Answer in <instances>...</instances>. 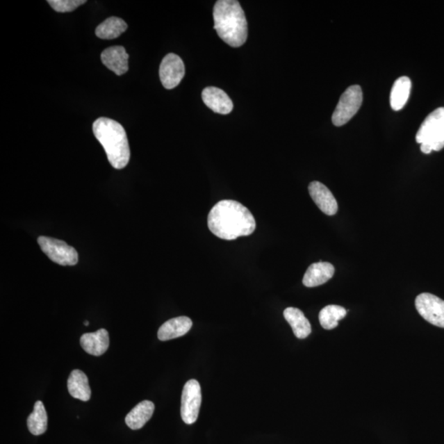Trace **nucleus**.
<instances>
[{"label":"nucleus","mask_w":444,"mask_h":444,"mask_svg":"<svg viewBox=\"0 0 444 444\" xmlns=\"http://www.w3.org/2000/svg\"><path fill=\"white\" fill-rule=\"evenodd\" d=\"M208 226L220 239L233 240L252 235L256 222L250 211L239 202L222 200L210 211Z\"/></svg>","instance_id":"f257e3e1"},{"label":"nucleus","mask_w":444,"mask_h":444,"mask_svg":"<svg viewBox=\"0 0 444 444\" xmlns=\"http://www.w3.org/2000/svg\"><path fill=\"white\" fill-rule=\"evenodd\" d=\"M214 28L219 38L232 47H240L248 38V22L236 0H218L213 10Z\"/></svg>","instance_id":"f03ea898"},{"label":"nucleus","mask_w":444,"mask_h":444,"mask_svg":"<svg viewBox=\"0 0 444 444\" xmlns=\"http://www.w3.org/2000/svg\"><path fill=\"white\" fill-rule=\"evenodd\" d=\"M94 135L104 147L109 163L115 169L126 167L130 149L126 132L122 125L109 118H99L93 124Z\"/></svg>","instance_id":"7ed1b4c3"},{"label":"nucleus","mask_w":444,"mask_h":444,"mask_svg":"<svg viewBox=\"0 0 444 444\" xmlns=\"http://www.w3.org/2000/svg\"><path fill=\"white\" fill-rule=\"evenodd\" d=\"M416 140L425 154L438 151L444 147V108L441 107L425 118L416 133Z\"/></svg>","instance_id":"20e7f679"},{"label":"nucleus","mask_w":444,"mask_h":444,"mask_svg":"<svg viewBox=\"0 0 444 444\" xmlns=\"http://www.w3.org/2000/svg\"><path fill=\"white\" fill-rule=\"evenodd\" d=\"M362 101V89L359 85H354L345 90L340 96L338 104L331 117L335 126H343L348 123L360 110Z\"/></svg>","instance_id":"39448f33"},{"label":"nucleus","mask_w":444,"mask_h":444,"mask_svg":"<svg viewBox=\"0 0 444 444\" xmlns=\"http://www.w3.org/2000/svg\"><path fill=\"white\" fill-rule=\"evenodd\" d=\"M38 242L40 249L54 263L62 266H74L78 263L77 251L65 241L47 236H40Z\"/></svg>","instance_id":"423d86ee"},{"label":"nucleus","mask_w":444,"mask_h":444,"mask_svg":"<svg viewBox=\"0 0 444 444\" xmlns=\"http://www.w3.org/2000/svg\"><path fill=\"white\" fill-rule=\"evenodd\" d=\"M202 403V392L199 382L188 380L183 387L181 397V413L183 422L192 425L199 417Z\"/></svg>","instance_id":"0eeeda50"},{"label":"nucleus","mask_w":444,"mask_h":444,"mask_svg":"<svg viewBox=\"0 0 444 444\" xmlns=\"http://www.w3.org/2000/svg\"><path fill=\"white\" fill-rule=\"evenodd\" d=\"M416 308L429 324L444 329V300L432 294L422 293L416 299Z\"/></svg>","instance_id":"6e6552de"},{"label":"nucleus","mask_w":444,"mask_h":444,"mask_svg":"<svg viewBox=\"0 0 444 444\" xmlns=\"http://www.w3.org/2000/svg\"><path fill=\"white\" fill-rule=\"evenodd\" d=\"M159 74L161 82L165 89L176 88L186 74L181 58L174 54H168L161 61Z\"/></svg>","instance_id":"1a4fd4ad"},{"label":"nucleus","mask_w":444,"mask_h":444,"mask_svg":"<svg viewBox=\"0 0 444 444\" xmlns=\"http://www.w3.org/2000/svg\"><path fill=\"white\" fill-rule=\"evenodd\" d=\"M309 192L318 208L327 216H334L338 213V202L324 183L318 181L311 182L309 186Z\"/></svg>","instance_id":"9d476101"},{"label":"nucleus","mask_w":444,"mask_h":444,"mask_svg":"<svg viewBox=\"0 0 444 444\" xmlns=\"http://www.w3.org/2000/svg\"><path fill=\"white\" fill-rule=\"evenodd\" d=\"M202 98L204 104L215 113L228 115L234 107L231 99L223 90L217 88H206L202 93Z\"/></svg>","instance_id":"9b49d317"},{"label":"nucleus","mask_w":444,"mask_h":444,"mask_svg":"<svg viewBox=\"0 0 444 444\" xmlns=\"http://www.w3.org/2000/svg\"><path fill=\"white\" fill-rule=\"evenodd\" d=\"M80 344L89 355L102 356L109 348V333L106 329H101L96 333L85 334L81 336Z\"/></svg>","instance_id":"f8f14e48"},{"label":"nucleus","mask_w":444,"mask_h":444,"mask_svg":"<svg viewBox=\"0 0 444 444\" xmlns=\"http://www.w3.org/2000/svg\"><path fill=\"white\" fill-rule=\"evenodd\" d=\"M129 55L123 47L107 48L101 54V61L115 74L121 76L129 70Z\"/></svg>","instance_id":"ddd939ff"},{"label":"nucleus","mask_w":444,"mask_h":444,"mask_svg":"<svg viewBox=\"0 0 444 444\" xmlns=\"http://www.w3.org/2000/svg\"><path fill=\"white\" fill-rule=\"evenodd\" d=\"M192 322L190 318L186 316L172 318L161 326L158 336L160 340H172L181 338L190 331Z\"/></svg>","instance_id":"4468645a"},{"label":"nucleus","mask_w":444,"mask_h":444,"mask_svg":"<svg viewBox=\"0 0 444 444\" xmlns=\"http://www.w3.org/2000/svg\"><path fill=\"white\" fill-rule=\"evenodd\" d=\"M335 273L333 264L320 262L311 264L303 278V284L306 287H316L326 283Z\"/></svg>","instance_id":"2eb2a0df"},{"label":"nucleus","mask_w":444,"mask_h":444,"mask_svg":"<svg viewBox=\"0 0 444 444\" xmlns=\"http://www.w3.org/2000/svg\"><path fill=\"white\" fill-rule=\"evenodd\" d=\"M155 411V405L151 401H142L133 407L132 411L125 417V423L129 428L140 429L151 418Z\"/></svg>","instance_id":"dca6fc26"},{"label":"nucleus","mask_w":444,"mask_h":444,"mask_svg":"<svg viewBox=\"0 0 444 444\" xmlns=\"http://www.w3.org/2000/svg\"><path fill=\"white\" fill-rule=\"evenodd\" d=\"M283 315L286 320L293 329L296 338L304 339L311 334V322L300 309L289 307L285 309Z\"/></svg>","instance_id":"f3484780"},{"label":"nucleus","mask_w":444,"mask_h":444,"mask_svg":"<svg viewBox=\"0 0 444 444\" xmlns=\"http://www.w3.org/2000/svg\"><path fill=\"white\" fill-rule=\"evenodd\" d=\"M68 390L72 397L83 402H88L91 398L88 379L83 371L74 370L71 372L68 379Z\"/></svg>","instance_id":"a211bd4d"},{"label":"nucleus","mask_w":444,"mask_h":444,"mask_svg":"<svg viewBox=\"0 0 444 444\" xmlns=\"http://www.w3.org/2000/svg\"><path fill=\"white\" fill-rule=\"evenodd\" d=\"M411 89V79L406 76L395 81L390 96V104L393 110H400L405 106L410 97Z\"/></svg>","instance_id":"6ab92c4d"},{"label":"nucleus","mask_w":444,"mask_h":444,"mask_svg":"<svg viewBox=\"0 0 444 444\" xmlns=\"http://www.w3.org/2000/svg\"><path fill=\"white\" fill-rule=\"evenodd\" d=\"M128 28L123 19L117 17H111L103 22L96 29L97 37L104 40L117 38Z\"/></svg>","instance_id":"aec40b11"},{"label":"nucleus","mask_w":444,"mask_h":444,"mask_svg":"<svg viewBox=\"0 0 444 444\" xmlns=\"http://www.w3.org/2000/svg\"><path fill=\"white\" fill-rule=\"evenodd\" d=\"M48 425V416L46 408L42 402L38 401L35 403L34 410L28 418V427L29 431L33 435L43 434L47 431Z\"/></svg>","instance_id":"412c9836"},{"label":"nucleus","mask_w":444,"mask_h":444,"mask_svg":"<svg viewBox=\"0 0 444 444\" xmlns=\"http://www.w3.org/2000/svg\"><path fill=\"white\" fill-rule=\"evenodd\" d=\"M347 309L342 306L331 304L322 309L320 313V322L326 330H331L338 326V322L347 315Z\"/></svg>","instance_id":"4be33fe9"},{"label":"nucleus","mask_w":444,"mask_h":444,"mask_svg":"<svg viewBox=\"0 0 444 444\" xmlns=\"http://www.w3.org/2000/svg\"><path fill=\"white\" fill-rule=\"evenodd\" d=\"M48 3L56 12L69 13L73 12L87 1L86 0H49Z\"/></svg>","instance_id":"5701e85b"},{"label":"nucleus","mask_w":444,"mask_h":444,"mask_svg":"<svg viewBox=\"0 0 444 444\" xmlns=\"http://www.w3.org/2000/svg\"><path fill=\"white\" fill-rule=\"evenodd\" d=\"M84 325L88 326L89 325V322L88 321H85L84 322Z\"/></svg>","instance_id":"b1692460"}]
</instances>
